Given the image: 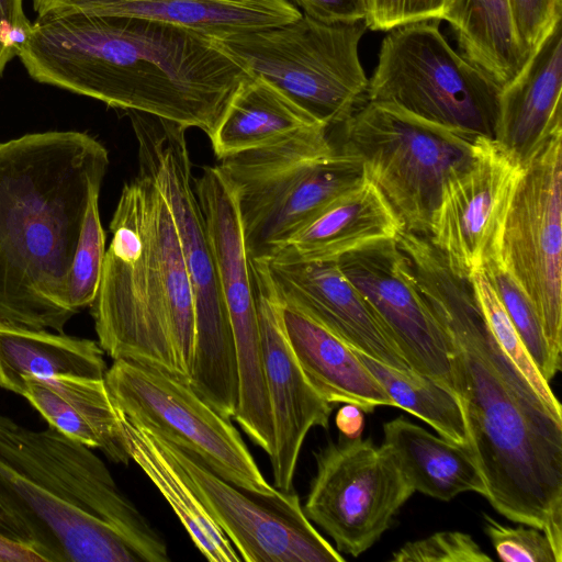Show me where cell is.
<instances>
[{
	"label": "cell",
	"instance_id": "cell-32",
	"mask_svg": "<svg viewBox=\"0 0 562 562\" xmlns=\"http://www.w3.org/2000/svg\"><path fill=\"white\" fill-rule=\"evenodd\" d=\"M100 191L94 190L88 201L69 271L68 305L76 314L95 297L106 251L99 212Z\"/></svg>",
	"mask_w": 562,
	"mask_h": 562
},
{
	"label": "cell",
	"instance_id": "cell-29",
	"mask_svg": "<svg viewBox=\"0 0 562 562\" xmlns=\"http://www.w3.org/2000/svg\"><path fill=\"white\" fill-rule=\"evenodd\" d=\"M443 20L450 23L461 55L501 88L529 59L519 44L508 0H453Z\"/></svg>",
	"mask_w": 562,
	"mask_h": 562
},
{
	"label": "cell",
	"instance_id": "cell-40",
	"mask_svg": "<svg viewBox=\"0 0 562 562\" xmlns=\"http://www.w3.org/2000/svg\"><path fill=\"white\" fill-rule=\"evenodd\" d=\"M0 535L34 549L41 555L38 542L33 531L22 520L10 513L1 503Z\"/></svg>",
	"mask_w": 562,
	"mask_h": 562
},
{
	"label": "cell",
	"instance_id": "cell-37",
	"mask_svg": "<svg viewBox=\"0 0 562 562\" xmlns=\"http://www.w3.org/2000/svg\"><path fill=\"white\" fill-rule=\"evenodd\" d=\"M514 27L529 58L561 22L562 0H508Z\"/></svg>",
	"mask_w": 562,
	"mask_h": 562
},
{
	"label": "cell",
	"instance_id": "cell-6",
	"mask_svg": "<svg viewBox=\"0 0 562 562\" xmlns=\"http://www.w3.org/2000/svg\"><path fill=\"white\" fill-rule=\"evenodd\" d=\"M137 142L138 172L148 176L168 203L194 300L195 340L189 385L233 418L238 376L233 333L218 272L191 170L187 127L126 111Z\"/></svg>",
	"mask_w": 562,
	"mask_h": 562
},
{
	"label": "cell",
	"instance_id": "cell-16",
	"mask_svg": "<svg viewBox=\"0 0 562 562\" xmlns=\"http://www.w3.org/2000/svg\"><path fill=\"white\" fill-rule=\"evenodd\" d=\"M412 370L452 390L448 346L396 239H380L337 259ZM453 391V390H452Z\"/></svg>",
	"mask_w": 562,
	"mask_h": 562
},
{
	"label": "cell",
	"instance_id": "cell-39",
	"mask_svg": "<svg viewBox=\"0 0 562 562\" xmlns=\"http://www.w3.org/2000/svg\"><path fill=\"white\" fill-rule=\"evenodd\" d=\"M304 14L326 24H355L364 21L363 0H292Z\"/></svg>",
	"mask_w": 562,
	"mask_h": 562
},
{
	"label": "cell",
	"instance_id": "cell-14",
	"mask_svg": "<svg viewBox=\"0 0 562 562\" xmlns=\"http://www.w3.org/2000/svg\"><path fill=\"white\" fill-rule=\"evenodd\" d=\"M150 434L229 539L241 561H345L306 517L292 490L263 495L239 487L217 475L195 454L153 431Z\"/></svg>",
	"mask_w": 562,
	"mask_h": 562
},
{
	"label": "cell",
	"instance_id": "cell-2",
	"mask_svg": "<svg viewBox=\"0 0 562 562\" xmlns=\"http://www.w3.org/2000/svg\"><path fill=\"white\" fill-rule=\"evenodd\" d=\"M16 56L40 83L207 136L250 76L215 38L130 16L36 19Z\"/></svg>",
	"mask_w": 562,
	"mask_h": 562
},
{
	"label": "cell",
	"instance_id": "cell-31",
	"mask_svg": "<svg viewBox=\"0 0 562 562\" xmlns=\"http://www.w3.org/2000/svg\"><path fill=\"white\" fill-rule=\"evenodd\" d=\"M482 271L493 286L533 364L549 383L561 367L552 358L532 302L498 258L486 263Z\"/></svg>",
	"mask_w": 562,
	"mask_h": 562
},
{
	"label": "cell",
	"instance_id": "cell-1",
	"mask_svg": "<svg viewBox=\"0 0 562 562\" xmlns=\"http://www.w3.org/2000/svg\"><path fill=\"white\" fill-rule=\"evenodd\" d=\"M400 246L443 333L485 498L510 521L541 530L562 558V414L502 349L470 280L424 235L407 233Z\"/></svg>",
	"mask_w": 562,
	"mask_h": 562
},
{
	"label": "cell",
	"instance_id": "cell-5",
	"mask_svg": "<svg viewBox=\"0 0 562 562\" xmlns=\"http://www.w3.org/2000/svg\"><path fill=\"white\" fill-rule=\"evenodd\" d=\"M95 297L98 342L113 360L160 369L190 382L193 293L170 209L146 175L124 184L112 220Z\"/></svg>",
	"mask_w": 562,
	"mask_h": 562
},
{
	"label": "cell",
	"instance_id": "cell-22",
	"mask_svg": "<svg viewBox=\"0 0 562 562\" xmlns=\"http://www.w3.org/2000/svg\"><path fill=\"white\" fill-rule=\"evenodd\" d=\"M403 224L367 177L293 234L267 261L308 262L340 256L380 239H396Z\"/></svg>",
	"mask_w": 562,
	"mask_h": 562
},
{
	"label": "cell",
	"instance_id": "cell-10",
	"mask_svg": "<svg viewBox=\"0 0 562 562\" xmlns=\"http://www.w3.org/2000/svg\"><path fill=\"white\" fill-rule=\"evenodd\" d=\"M438 20L400 25L383 38L367 101L494 139L502 88L445 40Z\"/></svg>",
	"mask_w": 562,
	"mask_h": 562
},
{
	"label": "cell",
	"instance_id": "cell-41",
	"mask_svg": "<svg viewBox=\"0 0 562 562\" xmlns=\"http://www.w3.org/2000/svg\"><path fill=\"white\" fill-rule=\"evenodd\" d=\"M363 412L356 405L345 404L337 413L336 425L340 434L348 438L360 437L363 429Z\"/></svg>",
	"mask_w": 562,
	"mask_h": 562
},
{
	"label": "cell",
	"instance_id": "cell-15",
	"mask_svg": "<svg viewBox=\"0 0 562 562\" xmlns=\"http://www.w3.org/2000/svg\"><path fill=\"white\" fill-rule=\"evenodd\" d=\"M522 170L494 139L480 137L471 164L446 181L428 238L459 277L469 279L497 259Z\"/></svg>",
	"mask_w": 562,
	"mask_h": 562
},
{
	"label": "cell",
	"instance_id": "cell-13",
	"mask_svg": "<svg viewBox=\"0 0 562 562\" xmlns=\"http://www.w3.org/2000/svg\"><path fill=\"white\" fill-rule=\"evenodd\" d=\"M314 456L316 473L303 510L340 553L359 557L415 492L389 452L371 439L340 435Z\"/></svg>",
	"mask_w": 562,
	"mask_h": 562
},
{
	"label": "cell",
	"instance_id": "cell-24",
	"mask_svg": "<svg viewBox=\"0 0 562 562\" xmlns=\"http://www.w3.org/2000/svg\"><path fill=\"white\" fill-rule=\"evenodd\" d=\"M22 397L69 438L127 465L120 412L104 378L55 375L24 380Z\"/></svg>",
	"mask_w": 562,
	"mask_h": 562
},
{
	"label": "cell",
	"instance_id": "cell-26",
	"mask_svg": "<svg viewBox=\"0 0 562 562\" xmlns=\"http://www.w3.org/2000/svg\"><path fill=\"white\" fill-rule=\"evenodd\" d=\"M106 370L95 340L0 319L1 389L22 396L27 378H104Z\"/></svg>",
	"mask_w": 562,
	"mask_h": 562
},
{
	"label": "cell",
	"instance_id": "cell-38",
	"mask_svg": "<svg viewBox=\"0 0 562 562\" xmlns=\"http://www.w3.org/2000/svg\"><path fill=\"white\" fill-rule=\"evenodd\" d=\"M31 29L22 0H0V77L7 64L18 55Z\"/></svg>",
	"mask_w": 562,
	"mask_h": 562
},
{
	"label": "cell",
	"instance_id": "cell-11",
	"mask_svg": "<svg viewBox=\"0 0 562 562\" xmlns=\"http://www.w3.org/2000/svg\"><path fill=\"white\" fill-rule=\"evenodd\" d=\"M105 383L115 407L130 419L199 457L213 472L248 491L273 495L231 418L189 383L154 367L117 359Z\"/></svg>",
	"mask_w": 562,
	"mask_h": 562
},
{
	"label": "cell",
	"instance_id": "cell-30",
	"mask_svg": "<svg viewBox=\"0 0 562 562\" xmlns=\"http://www.w3.org/2000/svg\"><path fill=\"white\" fill-rule=\"evenodd\" d=\"M357 356L402 408L431 426L442 438L470 448V436L458 395L443 384L417 373H404L369 356Z\"/></svg>",
	"mask_w": 562,
	"mask_h": 562
},
{
	"label": "cell",
	"instance_id": "cell-21",
	"mask_svg": "<svg viewBox=\"0 0 562 562\" xmlns=\"http://www.w3.org/2000/svg\"><path fill=\"white\" fill-rule=\"evenodd\" d=\"M561 22L499 94L494 140L522 168L562 132Z\"/></svg>",
	"mask_w": 562,
	"mask_h": 562
},
{
	"label": "cell",
	"instance_id": "cell-25",
	"mask_svg": "<svg viewBox=\"0 0 562 562\" xmlns=\"http://www.w3.org/2000/svg\"><path fill=\"white\" fill-rule=\"evenodd\" d=\"M381 446L415 493L443 502L464 492L486 495L483 475L469 447L437 437L403 416L383 424Z\"/></svg>",
	"mask_w": 562,
	"mask_h": 562
},
{
	"label": "cell",
	"instance_id": "cell-4",
	"mask_svg": "<svg viewBox=\"0 0 562 562\" xmlns=\"http://www.w3.org/2000/svg\"><path fill=\"white\" fill-rule=\"evenodd\" d=\"M0 503L44 562H168L166 542L91 448L0 413Z\"/></svg>",
	"mask_w": 562,
	"mask_h": 562
},
{
	"label": "cell",
	"instance_id": "cell-36",
	"mask_svg": "<svg viewBox=\"0 0 562 562\" xmlns=\"http://www.w3.org/2000/svg\"><path fill=\"white\" fill-rule=\"evenodd\" d=\"M453 0H363L364 24L372 31H391L408 23L443 20Z\"/></svg>",
	"mask_w": 562,
	"mask_h": 562
},
{
	"label": "cell",
	"instance_id": "cell-33",
	"mask_svg": "<svg viewBox=\"0 0 562 562\" xmlns=\"http://www.w3.org/2000/svg\"><path fill=\"white\" fill-rule=\"evenodd\" d=\"M469 280L488 327L502 349L524 373L548 406L562 414L560 402L551 391L549 383L533 364L485 273L482 270L475 271Z\"/></svg>",
	"mask_w": 562,
	"mask_h": 562
},
{
	"label": "cell",
	"instance_id": "cell-20",
	"mask_svg": "<svg viewBox=\"0 0 562 562\" xmlns=\"http://www.w3.org/2000/svg\"><path fill=\"white\" fill-rule=\"evenodd\" d=\"M37 19L83 14L130 16L218 40L279 26L302 13L288 0H32Z\"/></svg>",
	"mask_w": 562,
	"mask_h": 562
},
{
	"label": "cell",
	"instance_id": "cell-23",
	"mask_svg": "<svg viewBox=\"0 0 562 562\" xmlns=\"http://www.w3.org/2000/svg\"><path fill=\"white\" fill-rule=\"evenodd\" d=\"M282 321L304 374L325 401L331 405L352 404L367 414L379 406H394L356 350L339 337L301 310L283 302Z\"/></svg>",
	"mask_w": 562,
	"mask_h": 562
},
{
	"label": "cell",
	"instance_id": "cell-18",
	"mask_svg": "<svg viewBox=\"0 0 562 562\" xmlns=\"http://www.w3.org/2000/svg\"><path fill=\"white\" fill-rule=\"evenodd\" d=\"M261 336L265 382L269 400L273 450V486L291 491L301 449L314 427L327 429L333 405L304 374L285 335L282 302L265 261H251Z\"/></svg>",
	"mask_w": 562,
	"mask_h": 562
},
{
	"label": "cell",
	"instance_id": "cell-34",
	"mask_svg": "<svg viewBox=\"0 0 562 562\" xmlns=\"http://www.w3.org/2000/svg\"><path fill=\"white\" fill-rule=\"evenodd\" d=\"M393 562H491L475 540L461 531H439L407 542L392 554Z\"/></svg>",
	"mask_w": 562,
	"mask_h": 562
},
{
	"label": "cell",
	"instance_id": "cell-19",
	"mask_svg": "<svg viewBox=\"0 0 562 562\" xmlns=\"http://www.w3.org/2000/svg\"><path fill=\"white\" fill-rule=\"evenodd\" d=\"M265 262L283 303L301 310L352 349L401 372L415 373L337 260Z\"/></svg>",
	"mask_w": 562,
	"mask_h": 562
},
{
	"label": "cell",
	"instance_id": "cell-3",
	"mask_svg": "<svg viewBox=\"0 0 562 562\" xmlns=\"http://www.w3.org/2000/svg\"><path fill=\"white\" fill-rule=\"evenodd\" d=\"M106 148L78 131L0 143V319L65 333L69 271Z\"/></svg>",
	"mask_w": 562,
	"mask_h": 562
},
{
	"label": "cell",
	"instance_id": "cell-35",
	"mask_svg": "<svg viewBox=\"0 0 562 562\" xmlns=\"http://www.w3.org/2000/svg\"><path fill=\"white\" fill-rule=\"evenodd\" d=\"M484 530L498 558L505 562H561L548 537L527 526H504L484 515Z\"/></svg>",
	"mask_w": 562,
	"mask_h": 562
},
{
	"label": "cell",
	"instance_id": "cell-28",
	"mask_svg": "<svg viewBox=\"0 0 562 562\" xmlns=\"http://www.w3.org/2000/svg\"><path fill=\"white\" fill-rule=\"evenodd\" d=\"M120 412V411H119ZM126 451L170 505L203 557L211 562H239L240 555L150 431L120 412Z\"/></svg>",
	"mask_w": 562,
	"mask_h": 562
},
{
	"label": "cell",
	"instance_id": "cell-42",
	"mask_svg": "<svg viewBox=\"0 0 562 562\" xmlns=\"http://www.w3.org/2000/svg\"><path fill=\"white\" fill-rule=\"evenodd\" d=\"M43 562L32 548L0 535V562Z\"/></svg>",
	"mask_w": 562,
	"mask_h": 562
},
{
	"label": "cell",
	"instance_id": "cell-27",
	"mask_svg": "<svg viewBox=\"0 0 562 562\" xmlns=\"http://www.w3.org/2000/svg\"><path fill=\"white\" fill-rule=\"evenodd\" d=\"M324 126L266 80L240 82L209 136L217 159L278 143L308 127Z\"/></svg>",
	"mask_w": 562,
	"mask_h": 562
},
{
	"label": "cell",
	"instance_id": "cell-17",
	"mask_svg": "<svg viewBox=\"0 0 562 562\" xmlns=\"http://www.w3.org/2000/svg\"><path fill=\"white\" fill-rule=\"evenodd\" d=\"M213 249L222 294L228 312L238 376V403L247 408L267 404L257 297L237 194L233 182L216 166L194 179Z\"/></svg>",
	"mask_w": 562,
	"mask_h": 562
},
{
	"label": "cell",
	"instance_id": "cell-12",
	"mask_svg": "<svg viewBox=\"0 0 562 562\" xmlns=\"http://www.w3.org/2000/svg\"><path fill=\"white\" fill-rule=\"evenodd\" d=\"M562 132L526 165L516 184L498 260L532 302L555 363L562 364Z\"/></svg>",
	"mask_w": 562,
	"mask_h": 562
},
{
	"label": "cell",
	"instance_id": "cell-7",
	"mask_svg": "<svg viewBox=\"0 0 562 562\" xmlns=\"http://www.w3.org/2000/svg\"><path fill=\"white\" fill-rule=\"evenodd\" d=\"M233 182L251 261H267L323 209L364 180L362 161L331 127L303 128L272 145L221 159Z\"/></svg>",
	"mask_w": 562,
	"mask_h": 562
},
{
	"label": "cell",
	"instance_id": "cell-8",
	"mask_svg": "<svg viewBox=\"0 0 562 562\" xmlns=\"http://www.w3.org/2000/svg\"><path fill=\"white\" fill-rule=\"evenodd\" d=\"M331 130L340 149L362 161L404 229L427 236L446 181L471 164L481 137L371 101Z\"/></svg>",
	"mask_w": 562,
	"mask_h": 562
},
{
	"label": "cell",
	"instance_id": "cell-9",
	"mask_svg": "<svg viewBox=\"0 0 562 562\" xmlns=\"http://www.w3.org/2000/svg\"><path fill=\"white\" fill-rule=\"evenodd\" d=\"M366 29L363 21L326 24L302 14L279 26L216 41L251 76L330 127L367 100L369 79L358 54Z\"/></svg>",
	"mask_w": 562,
	"mask_h": 562
}]
</instances>
